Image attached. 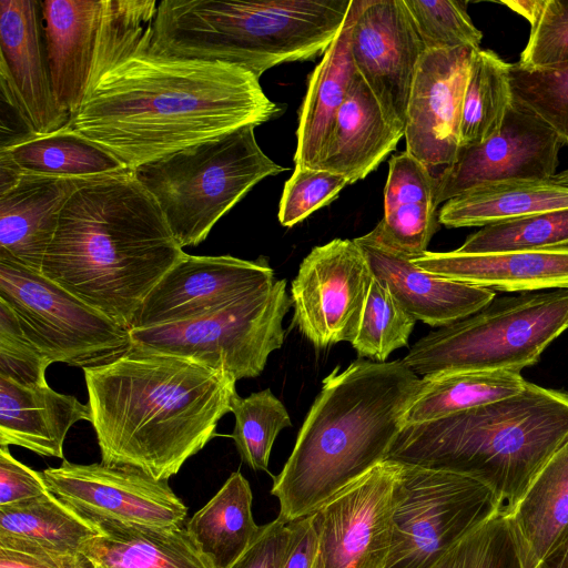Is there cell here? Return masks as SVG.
I'll return each instance as SVG.
<instances>
[{"mask_svg": "<svg viewBox=\"0 0 568 568\" xmlns=\"http://www.w3.org/2000/svg\"><path fill=\"white\" fill-rule=\"evenodd\" d=\"M473 49L427 50L417 64L404 136L406 151L430 170L456 159Z\"/></svg>", "mask_w": 568, "mask_h": 568, "instance_id": "obj_19", "label": "cell"}, {"mask_svg": "<svg viewBox=\"0 0 568 568\" xmlns=\"http://www.w3.org/2000/svg\"><path fill=\"white\" fill-rule=\"evenodd\" d=\"M0 92L34 136L70 123L53 95L39 0H0Z\"/></svg>", "mask_w": 568, "mask_h": 568, "instance_id": "obj_18", "label": "cell"}, {"mask_svg": "<svg viewBox=\"0 0 568 568\" xmlns=\"http://www.w3.org/2000/svg\"><path fill=\"white\" fill-rule=\"evenodd\" d=\"M0 300L52 362L80 368L115 361L133 347L131 331L41 273L0 258Z\"/></svg>", "mask_w": 568, "mask_h": 568, "instance_id": "obj_11", "label": "cell"}, {"mask_svg": "<svg viewBox=\"0 0 568 568\" xmlns=\"http://www.w3.org/2000/svg\"><path fill=\"white\" fill-rule=\"evenodd\" d=\"M295 526L277 517L263 525L247 550L229 568H282L293 544Z\"/></svg>", "mask_w": 568, "mask_h": 568, "instance_id": "obj_45", "label": "cell"}, {"mask_svg": "<svg viewBox=\"0 0 568 568\" xmlns=\"http://www.w3.org/2000/svg\"><path fill=\"white\" fill-rule=\"evenodd\" d=\"M356 9L357 0H353L342 29L310 77L296 130L295 166L316 169L328 145L355 74L349 36Z\"/></svg>", "mask_w": 568, "mask_h": 568, "instance_id": "obj_30", "label": "cell"}, {"mask_svg": "<svg viewBox=\"0 0 568 568\" xmlns=\"http://www.w3.org/2000/svg\"><path fill=\"white\" fill-rule=\"evenodd\" d=\"M185 254L154 197L125 171L69 199L41 274L131 331L146 295Z\"/></svg>", "mask_w": 568, "mask_h": 568, "instance_id": "obj_3", "label": "cell"}, {"mask_svg": "<svg viewBox=\"0 0 568 568\" xmlns=\"http://www.w3.org/2000/svg\"><path fill=\"white\" fill-rule=\"evenodd\" d=\"M540 568H568V537L567 539L544 561Z\"/></svg>", "mask_w": 568, "mask_h": 568, "instance_id": "obj_49", "label": "cell"}, {"mask_svg": "<svg viewBox=\"0 0 568 568\" xmlns=\"http://www.w3.org/2000/svg\"><path fill=\"white\" fill-rule=\"evenodd\" d=\"M568 329V290L495 297L476 313L419 338L402 359L417 375L519 372Z\"/></svg>", "mask_w": 568, "mask_h": 568, "instance_id": "obj_8", "label": "cell"}, {"mask_svg": "<svg viewBox=\"0 0 568 568\" xmlns=\"http://www.w3.org/2000/svg\"><path fill=\"white\" fill-rule=\"evenodd\" d=\"M568 247V209L481 227L456 251L491 253Z\"/></svg>", "mask_w": 568, "mask_h": 568, "instance_id": "obj_38", "label": "cell"}, {"mask_svg": "<svg viewBox=\"0 0 568 568\" xmlns=\"http://www.w3.org/2000/svg\"><path fill=\"white\" fill-rule=\"evenodd\" d=\"M106 0H42L47 59L54 99L71 118L90 83L105 21Z\"/></svg>", "mask_w": 568, "mask_h": 568, "instance_id": "obj_21", "label": "cell"}, {"mask_svg": "<svg viewBox=\"0 0 568 568\" xmlns=\"http://www.w3.org/2000/svg\"><path fill=\"white\" fill-rule=\"evenodd\" d=\"M420 378L402 359H357L322 382L271 489L293 521L386 460Z\"/></svg>", "mask_w": 568, "mask_h": 568, "instance_id": "obj_4", "label": "cell"}, {"mask_svg": "<svg viewBox=\"0 0 568 568\" xmlns=\"http://www.w3.org/2000/svg\"><path fill=\"white\" fill-rule=\"evenodd\" d=\"M231 412L235 417L231 437L242 460L254 470L267 471L276 436L292 426L287 409L266 388L245 398L236 393L231 402Z\"/></svg>", "mask_w": 568, "mask_h": 568, "instance_id": "obj_36", "label": "cell"}, {"mask_svg": "<svg viewBox=\"0 0 568 568\" xmlns=\"http://www.w3.org/2000/svg\"><path fill=\"white\" fill-rule=\"evenodd\" d=\"M561 146L547 124L513 101L496 134L481 143L460 146L454 162L438 173L436 204L489 183L551 180Z\"/></svg>", "mask_w": 568, "mask_h": 568, "instance_id": "obj_17", "label": "cell"}, {"mask_svg": "<svg viewBox=\"0 0 568 568\" xmlns=\"http://www.w3.org/2000/svg\"><path fill=\"white\" fill-rule=\"evenodd\" d=\"M551 181L557 184L568 186V169H566L559 173H556L554 175V178L551 179Z\"/></svg>", "mask_w": 568, "mask_h": 568, "instance_id": "obj_50", "label": "cell"}, {"mask_svg": "<svg viewBox=\"0 0 568 568\" xmlns=\"http://www.w3.org/2000/svg\"><path fill=\"white\" fill-rule=\"evenodd\" d=\"M349 52L386 119L404 134L416 68L425 52L404 0H357Z\"/></svg>", "mask_w": 568, "mask_h": 568, "instance_id": "obj_15", "label": "cell"}, {"mask_svg": "<svg viewBox=\"0 0 568 568\" xmlns=\"http://www.w3.org/2000/svg\"><path fill=\"white\" fill-rule=\"evenodd\" d=\"M412 261L433 274L493 291L568 290V247L491 253L426 251Z\"/></svg>", "mask_w": 568, "mask_h": 568, "instance_id": "obj_23", "label": "cell"}, {"mask_svg": "<svg viewBox=\"0 0 568 568\" xmlns=\"http://www.w3.org/2000/svg\"><path fill=\"white\" fill-rule=\"evenodd\" d=\"M50 364L24 334L12 308L0 300V377L28 387L44 386Z\"/></svg>", "mask_w": 568, "mask_h": 568, "instance_id": "obj_42", "label": "cell"}, {"mask_svg": "<svg viewBox=\"0 0 568 568\" xmlns=\"http://www.w3.org/2000/svg\"><path fill=\"white\" fill-rule=\"evenodd\" d=\"M519 65L539 68L568 58V0H537Z\"/></svg>", "mask_w": 568, "mask_h": 568, "instance_id": "obj_44", "label": "cell"}, {"mask_svg": "<svg viewBox=\"0 0 568 568\" xmlns=\"http://www.w3.org/2000/svg\"><path fill=\"white\" fill-rule=\"evenodd\" d=\"M273 282L263 256L247 261L185 254L146 295L131 331L207 317Z\"/></svg>", "mask_w": 568, "mask_h": 568, "instance_id": "obj_16", "label": "cell"}, {"mask_svg": "<svg viewBox=\"0 0 568 568\" xmlns=\"http://www.w3.org/2000/svg\"><path fill=\"white\" fill-rule=\"evenodd\" d=\"M254 125L202 141L135 168L178 244L196 246L215 223L267 176L286 171L257 144Z\"/></svg>", "mask_w": 568, "mask_h": 568, "instance_id": "obj_7", "label": "cell"}, {"mask_svg": "<svg viewBox=\"0 0 568 568\" xmlns=\"http://www.w3.org/2000/svg\"><path fill=\"white\" fill-rule=\"evenodd\" d=\"M398 464L385 460L311 515L314 568H384L393 538Z\"/></svg>", "mask_w": 568, "mask_h": 568, "instance_id": "obj_13", "label": "cell"}, {"mask_svg": "<svg viewBox=\"0 0 568 568\" xmlns=\"http://www.w3.org/2000/svg\"><path fill=\"white\" fill-rule=\"evenodd\" d=\"M95 529L80 549L79 568H214L185 525L103 521Z\"/></svg>", "mask_w": 568, "mask_h": 568, "instance_id": "obj_25", "label": "cell"}, {"mask_svg": "<svg viewBox=\"0 0 568 568\" xmlns=\"http://www.w3.org/2000/svg\"><path fill=\"white\" fill-rule=\"evenodd\" d=\"M416 322L387 285L373 274L352 345L359 357L377 363L387 362L394 351L407 345Z\"/></svg>", "mask_w": 568, "mask_h": 568, "instance_id": "obj_37", "label": "cell"}, {"mask_svg": "<svg viewBox=\"0 0 568 568\" xmlns=\"http://www.w3.org/2000/svg\"><path fill=\"white\" fill-rule=\"evenodd\" d=\"M0 568H60L29 554L0 548Z\"/></svg>", "mask_w": 568, "mask_h": 568, "instance_id": "obj_48", "label": "cell"}, {"mask_svg": "<svg viewBox=\"0 0 568 568\" xmlns=\"http://www.w3.org/2000/svg\"><path fill=\"white\" fill-rule=\"evenodd\" d=\"M523 568H540L568 537V440L506 513Z\"/></svg>", "mask_w": 568, "mask_h": 568, "instance_id": "obj_28", "label": "cell"}, {"mask_svg": "<svg viewBox=\"0 0 568 568\" xmlns=\"http://www.w3.org/2000/svg\"><path fill=\"white\" fill-rule=\"evenodd\" d=\"M373 272L354 240L315 246L291 285L293 323L316 347L355 339Z\"/></svg>", "mask_w": 568, "mask_h": 568, "instance_id": "obj_14", "label": "cell"}, {"mask_svg": "<svg viewBox=\"0 0 568 568\" xmlns=\"http://www.w3.org/2000/svg\"><path fill=\"white\" fill-rule=\"evenodd\" d=\"M501 510L496 493L473 477L398 464L393 538L384 568H430Z\"/></svg>", "mask_w": 568, "mask_h": 568, "instance_id": "obj_9", "label": "cell"}, {"mask_svg": "<svg viewBox=\"0 0 568 568\" xmlns=\"http://www.w3.org/2000/svg\"><path fill=\"white\" fill-rule=\"evenodd\" d=\"M427 50L480 49L483 33L473 23L466 1L404 0Z\"/></svg>", "mask_w": 568, "mask_h": 568, "instance_id": "obj_40", "label": "cell"}, {"mask_svg": "<svg viewBox=\"0 0 568 568\" xmlns=\"http://www.w3.org/2000/svg\"><path fill=\"white\" fill-rule=\"evenodd\" d=\"M99 179H71L21 172L0 193V258L41 273L42 263L69 199Z\"/></svg>", "mask_w": 568, "mask_h": 568, "instance_id": "obj_22", "label": "cell"}, {"mask_svg": "<svg viewBox=\"0 0 568 568\" xmlns=\"http://www.w3.org/2000/svg\"><path fill=\"white\" fill-rule=\"evenodd\" d=\"M373 274L417 321L444 327L487 305L496 291L443 277L384 246L372 232L354 239Z\"/></svg>", "mask_w": 568, "mask_h": 568, "instance_id": "obj_20", "label": "cell"}, {"mask_svg": "<svg viewBox=\"0 0 568 568\" xmlns=\"http://www.w3.org/2000/svg\"><path fill=\"white\" fill-rule=\"evenodd\" d=\"M403 136L388 122L371 89L355 70L316 169L339 174L353 184L376 170Z\"/></svg>", "mask_w": 568, "mask_h": 568, "instance_id": "obj_27", "label": "cell"}, {"mask_svg": "<svg viewBox=\"0 0 568 568\" xmlns=\"http://www.w3.org/2000/svg\"><path fill=\"white\" fill-rule=\"evenodd\" d=\"M49 493L41 471L16 459L9 447L0 446V506L10 505Z\"/></svg>", "mask_w": 568, "mask_h": 568, "instance_id": "obj_46", "label": "cell"}, {"mask_svg": "<svg viewBox=\"0 0 568 568\" xmlns=\"http://www.w3.org/2000/svg\"><path fill=\"white\" fill-rule=\"evenodd\" d=\"M510 67L493 50L473 51L462 106L460 146L481 143L500 130L513 102Z\"/></svg>", "mask_w": 568, "mask_h": 568, "instance_id": "obj_35", "label": "cell"}, {"mask_svg": "<svg viewBox=\"0 0 568 568\" xmlns=\"http://www.w3.org/2000/svg\"><path fill=\"white\" fill-rule=\"evenodd\" d=\"M292 306L286 281L277 280L200 320L131 331L133 344L183 356L231 374L257 377L285 337Z\"/></svg>", "mask_w": 568, "mask_h": 568, "instance_id": "obj_10", "label": "cell"}, {"mask_svg": "<svg viewBox=\"0 0 568 568\" xmlns=\"http://www.w3.org/2000/svg\"><path fill=\"white\" fill-rule=\"evenodd\" d=\"M568 209V186L551 180H509L485 184L445 202L439 224L487 226Z\"/></svg>", "mask_w": 568, "mask_h": 568, "instance_id": "obj_31", "label": "cell"}, {"mask_svg": "<svg viewBox=\"0 0 568 568\" xmlns=\"http://www.w3.org/2000/svg\"><path fill=\"white\" fill-rule=\"evenodd\" d=\"M436 176L407 151L393 155L384 187V216L373 235L410 260L423 255L438 229Z\"/></svg>", "mask_w": 568, "mask_h": 568, "instance_id": "obj_24", "label": "cell"}, {"mask_svg": "<svg viewBox=\"0 0 568 568\" xmlns=\"http://www.w3.org/2000/svg\"><path fill=\"white\" fill-rule=\"evenodd\" d=\"M509 78L513 101L547 124L562 145L568 144V58L539 68L511 64Z\"/></svg>", "mask_w": 568, "mask_h": 568, "instance_id": "obj_39", "label": "cell"}, {"mask_svg": "<svg viewBox=\"0 0 568 568\" xmlns=\"http://www.w3.org/2000/svg\"><path fill=\"white\" fill-rule=\"evenodd\" d=\"M91 422L89 405L49 385L23 386L0 377V446L27 448L64 459L65 436L77 422Z\"/></svg>", "mask_w": 568, "mask_h": 568, "instance_id": "obj_26", "label": "cell"}, {"mask_svg": "<svg viewBox=\"0 0 568 568\" xmlns=\"http://www.w3.org/2000/svg\"><path fill=\"white\" fill-rule=\"evenodd\" d=\"M101 463L168 480L215 436L236 379L193 359L134 344L84 368Z\"/></svg>", "mask_w": 568, "mask_h": 568, "instance_id": "obj_2", "label": "cell"}, {"mask_svg": "<svg viewBox=\"0 0 568 568\" xmlns=\"http://www.w3.org/2000/svg\"><path fill=\"white\" fill-rule=\"evenodd\" d=\"M48 490L94 528L103 521L184 526L187 507L168 480L126 466L74 464L41 471Z\"/></svg>", "mask_w": 568, "mask_h": 568, "instance_id": "obj_12", "label": "cell"}, {"mask_svg": "<svg viewBox=\"0 0 568 568\" xmlns=\"http://www.w3.org/2000/svg\"><path fill=\"white\" fill-rule=\"evenodd\" d=\"M0 150L7 152L21 171L32 174L93 179L130 171L111 153L77 133L70 124Z\"/></svg>", "mask_w": 568, "mask_h": 568, "instance_id": "obj_34", "label": "cell"}, {"mask_svg": "<svg viewBox=\"0 0 568 568\" xmlns=\"http://www.w3.org/2000/svg\"><path fill=\"white\" fill-rule=\"evenodd\" d=\"M527 381L519 372L466 371L425 375L404 423L435 420L518 394Z\"/></svg>", "mask_w": 568, "mask_h": 568, "instance_id": "obj_33", "label": "cell"}, {"mask_svg": "<svg viewBox=\"0 0 568 568\" xmlns=\"http://www.w3.org/2000/svg\"><path fill=\"white\" fill-rule=\"evenodd\" d=\"M151 39L98 79L69 123L128 170L281 113L252 72L152 54Z\"/></svg>", "mask_w": 568, "mask_h": 568, "instance_id": "obj_1", "label": "cell"}, {"mask_svg": "<svg viewBox=\"0 0 568 568\" xmlns=\"http://www.w3.org/2000/svg\"><path fill=\"white\" fill-rule=\"evenodd\" d=\"M252 499L248 481L235 471L186 521L187 531L214 568L231 567L262 531L253 518Z\"/></svg>", "mask_w": 568, "mask_h": 568, "instance_id": "obj_32", "label": "cell"}, {"mask_svg": "<svg viewBox=\"0 0 568 568\" xmlns=\"http://www.w3.org/2000/svg\"><path fill=\"white\" fill-rule=\"evenodd\" d=\"M295 534L282 568H314L317 557V537L310 515L294 520Z\"/></svg>", "mask_w": 568, "mask_h": 568, "instance_id": "obj_47", "label": "cell"}, {"mask_svg": "<svg viewBox=\"0 0 568 568\" xmlns=\"http://www.w3.org/2000/svg\"><path fill=\"white\" fill-rule=\"evenodd\" d=\"M430 568H523L506 513L477 526Z\"/></svg>", "mask_w": 568, "mask_h": 568, "instance_id": "obj_41", "label": "cell"}, {"mask_svg": "<svg viewBox=\"0 0 568 568\" xmlns=\"http://www.w3.org/2000/svg\"><path fill=\"white\" fill-rule=\"evenodd\" d=\"M353 0H162L148 51L221 61L256 78L323 57Z\"/></svg>", "mask_w": 568, "mask_h": 568, "instance_id": "obj_6", "label": "cell"}, {"mask_svg": "<svg viewBox=\"0 0 568 568\" xmlns=\"http://www.w3.org/2000/svg\"><path fill=\"white\" fill-rule=\"evenodd\" d=\"M98 534L50 491L0 506V548L39 557L60 568H79L81 547Z\"/></svg>", "mask_w": 568, "mask_h": 568, "instance_id": "obj_29", "label": "cell"}, {"mask_svg": "<svg viewBox=\"0 0 568 568\" xmlns=\"http://www.w3.org/2000/svg\"><path fill=\"white\" fill-rule=\"evenodd\" d=\"M348 185L347 180L336 173L306 166H295L285 182L278 207V221L291 227L316 210L327 205Z\"/></svg>", "mask_w": 568, "mask_h": 568, "instance_id": "obj_43", "label": "cell"}, {"mask_svg": "<svg viewBox=\"0 0 568 568\" xmlns=\"http://www.w3.org/2000/svg\"><path fill=\"white\" fill-rule=\"evenodd\" d=\"M568 440V394L527 382L521 392L435 420L404 424L386 460L473 477L511 510Z\"/></svg>", "mask_w": 568, "mask_h": 568, "instance_id": "obj_5", "label": "cell"}]
</instances>
